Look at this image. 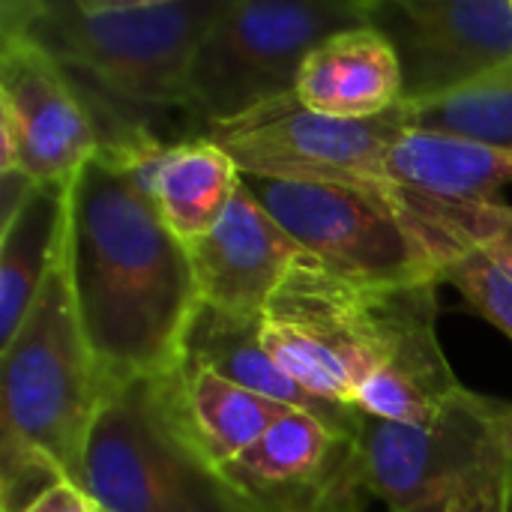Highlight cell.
I'll return each mask as SVG.
<instances>
[{"label":"cell","mask_w":512,"mask_h":512,"mask_svg":"<svg viewBox=\"0 0 512 512\" xmlns=\"http://www.w3.org/2000/svg\"><path fill=\"white\" fill-rule=\"evenodd\" d=\"M21 512H99V507L93 504V498L81 486L60 480Z\"/></svg>","instance_id":"cell-25"},{"label":"cell","mask_w":512,"mask_h":512,"mask_svg":"<svg viewBox=\"0 0 512 512\" xmlns=\"http://www.w3.org/2000/svg\"><path fill=\"white\" fill-rule=\"evenodd\" d=\"M0 363V447L24 450L81 486L84 453L105 384L81 327L66 231L27 318L0 345Z\"/></svg>","instance_id":"cell-4"},{"label":"cell","mask_w":512,"mask_h":512,"mask_svg":"<svg viewBox=\"0 0 512 512\" xmlns=\"http://www.w3.org/2000/svg\"><path fill=\"white\" fill-rule=\"evenodd\" d=\"M165 144L144 132L99 147L66 189L72 288L105 393L171 375L198 309L189 249L147 192L150 165Z\"/></svg>","instance_id":"cell-1"},{"label":"cell","mask_w":512,"mask_h":512,"mask_svg":"<svg viewBox=\"0 0 512 512\" xmlns=\"http://www.w3.org/2000/svg\"><path fill=\"white\" fill-rule=\"evenodd\" d=\"M261 327L297 384L381 420L432 423L465 390L438 342V282L360 285L303 258Z\"/></svg>","instance_id":"cell-2"},{"label":"cell","mask_w":512,"mask_h":512,"mask_svg":"<svg viewBox=\"0 0 512 512\" xmlns=\"http://www.w3.org/2000/svg\"><path fill=\"white\" fill-rule=\"evenodd\" d=\"M453 285L462 300L512 339V282L480 252L459 249L441 267V285Z\"/></svg>","instance_id":"cell-22"},{"label":"cell","mask_w":512,"mask_h":512,"mask_svg":"<svg viewBox=\"0 0 512 512\" xmlns=\"http://www.w3.org/2000/svg\"><path fill=\"white\" fill-rule=\"evenodd\" d=\"M81 489L99 512H255L183 435L159 378L105 393Z\"/></svg>","instance_id":"cell-6"},{"label":"cell","mask_w":512,"mask_h":512,"mask_svg":"<svg viewBox=\"0 0 512 512\" xmlns=\"http://www.w3.org/2000/svg\"><path fill=\"white\" fill-rule=\"evenodd\" d=\"M408 126L411 120L402 102L372 120H342L318 114L288 93L195 138L219 144L237 162L240 174L381 186L384 156Z\"/></svg>","instance_id":"cell-9"},{"label":"cell","mask_w":512,"mask_h":512,"mask_svg":"<svg viewBox=\"0 0 512 512\" xmlns=\"http://www.w3.org/2000/svg\"><path fill=\"white\" fill-rule=\"evenodd\" d=\"M186 249L198 303L243 318H264L288 273L309 258L243 186V174L240 189L216 228Z\"/></svg>","instance_id":"cell-12"},{"label":"cell","mask_w":512,"mask_h":512,"mask_svg":"<svg viewBox=\"0 0 512 512\" xmlns=\"http://www.w3.org/2000/svg\"><path fill=\"white\" fill-rule=\"evenodd\" d=\"M351 462V441L321 417L285 408L267 432L219 468L255 512H294L330 489Z\"/></svg>","instance_id":"cell-13"},{"label":"cell","mask_w":512,"mask_h":512,"mask_svg":"<svg viewBox=\"0 0 512 512\" xmlns=\"http://www.w3.org/2000/svg\"><path fill=\"white\" fill-rule=\"evenodd\" d=\"M495 408L498 399L465 387L420 426L357 411L351 450L363 489L387 512H447L465 480L501 450Z\"/></svg>","instance_id":"cell-8"},{"label":"cell","mask_w":512,"mask_h":512,"mask_svg":"<svg viewBox=\"0 0 512 512\" xmlns=\"http://www.w3.org/2000/svg\"><path fill=\"white\" fill-rule=\"evenodd\" d=\"M159 381L177 426L216 471L252 447L285 411V405L204 369L177 366Z\"/></svg>","instance_id":"cell-17"},{"label":"cell","mask_w":512,"mask_h":512,"mask_svg":"<svg viewBox=\"0 0 512 512\" xmlns=\"http://www.w3.org/2000/svg\"><path fill=\"white\" fill-rule=\"evenodd\" d=\"M405 111L411 126L474 138L512 153V63L450 96L405 105Z\"/></svg>","instance_id":"cell-21"},{"label":"cell","mask_w":512,"mask_h":512,"mask_svg":"<svg viewBox=\"0 0 512 512\" xmlns=\"http://www.w3.org/2000/svg\"><path fill=\"white\" fill-rule=\"evenodd\" d=\"M402 66V105L450 96L512 63V0H369Z\"/></svg>","instance_id":"cell-11"},{"label":"cell","mask_w":512,"mask_h":512,"mask_svg":"<svg viewBox=\"0 0 512 512\" xmlns=\"http://www.w3.org/2000/svg\"><path fill=\"white\" fill-rule=\"evenodd\" d=\"M99 150L66 69L33 39L0 30V171L66 186Z\"/></svg>","instance_id":"cell-10"},{"label":"cell","mask_w":512,"mask_h":512,"mask_svg":"<svg viewBox=\"0 0 512 512\" xmlns=\"http://www.w3.org/2000/svg\"><path fill=\"white\" fill-rule=\"evenodd\" d=\"M369 492L363 489L360 477H357V468H354V450H351V462L348 468L342 471V477L324 489L315 501H309L306 507L294 512H372L369 510Z\"/></svg>","instance_id":"cell-24"},{"label":"cell","mask_w":512,"mask_h":512,"mask_svg":"<svg viewBox=\"0 0 512 512\" xmlns=\"http://www.w3.org/2000/svg\"><path fill=\"white\" fill-rule=\"evenodd\" d=\"M189 369L213 372L243 390H252L270 402H279L285 408L309 411L321 417L327 426H333L339 435L351 441L357 426V411L327 402L315 393H309L303 384H297L267 351L264 345V327L261 318H243L222 309H213L207 303H198L180 345V363Z\"/></svg>","instance_id":"cell-14"},{"label":"cell","mask_w":512,"mask_h":512,"mask_svg":"<svg viewBox=\"0 0 512 512\" xmlns=\"http://www.w3.org/2000/svg\"><path fill=\"white\" fill-rule=\"evenodd\" d=\"M363 24L369 0H222L186 72L180 138L294 93L309 51Z\"/></svg>","instance_id":"cell-5"},{"label":"cell","mask_w":512,"mask_h":512,"mask_svg":"<svg viewBox=\"0 0 512 512\" xmlns=\"http://www.w3.org/2000/svg\"><path fill=\"white\" fill-rule=\"evenodd\" d=\"M495 435L498 444L512 456V405L510 402H498L495 408Z\"/></svg>","instance_id":"cell-26"},{"label":"cell","mask_w":512,"mask_h":512,"mask_svg":"<svg viewBox=\"0 0 512 512\" xmlns=\"http://www.w3.org/2000/svg\"><path fill=\"white\" fill-rule=\"evenodd\" d=\"M294 96L327 117H381L402 102L399 54L372 24L342 30L309 51Z\"/></svg>","instance_id":"cell-15"},{"label":"cell","mask_w":512,"mask_h":512,"mask_svg":"<svg viewBox=\"0 0 512 512\" xmlns=\"http://www.w3.org/2000/svg\"><path fill=\"white\" fill-rule=\"evenodd\" d=\"M240 189L237 162L207 138L168 141L150 165L156 213L186 246L216 228Z\"/></svg>","instance_id":"cell-18"},{"label":"cell","mask_w":512,"mask_h":512,"mask_svg":"<svg viewBox=\"0 0 512 512\" xmlns=\"http://www.w3.org/2000/svg\"><path fill=\"white\" fill-rule=\"evenodd\" d=\"M219 6L222 0H3L0 30L42 45L66 69L90 120L150 126L147 114L180 111L189 63Z\"/></svg>","instance_id":"cell-3"},{"label":"cell","mask_w":512,"mask_h":512,"mask_svg":"<svg viewBox=\"0 0 512 512\" xmlns=\"http://www.w3.org/2000/svg\"><path fill=\"white\" fill-rule=\"evenodd\" d=\"M510 183V150L408 126L384 156L381 186L432 204H492Z\"/></svg>","instance_id":"cell-16"},{"label":"cell","mask_w":512,"mask_h":512,"mask_svg":"<svg viewBox=\"0 0 512 512\" xmlns=\"http://www.w3.org/2000/svg\"><path fill=\"white\" fill-rule=\"evenodd\" d=\"M243 186L324 270L360 285H441L429 246L381 186L252 174H243Z\"/></svg>","instance_id":"cell-7"},{"label":"cell","mask_w":512,"mask_h":512,"mask_svg":"<svg viewBox=\"0 0 512 512\" xmlns=\"http://www.w3.org/2000/svg\"><path fill=\"white\" fill-rule=\"evenodd\" d=\"M66 186H36L0 225V345L27 318L66 231Z\"/></svg>","instance_id":"cell-19"},{"label":"cell","mask_w":512,"mask_h":512,"mask_svg":"<svg viewBox=\"0 0 512 512\" xmlns=\"http://www.w3.org/2000/svg\"><path fill=\"white\" fill-rule=\"evenodd\" d=\"M399 213L414 225V231L429 246L438 270L444 261L459 252L471 249L480 252L495 270H501L512 282V204H432L381 186Z\"/></svg>","instance_id":"cell-20"},{"label":"cell","mask_w":512,"mask_h":512,"mask_svg":"<svg viewBox=\"0 0 512 512\" xmlns=\"http://www.w3.org/2000/svg\"><path fill=\"white\" fill-rule=\"evenodd\" d=\"M447 512H512V456L504 447L465 480Z\"/></svg>","instance_id":"cell-23"}]
</instances>
